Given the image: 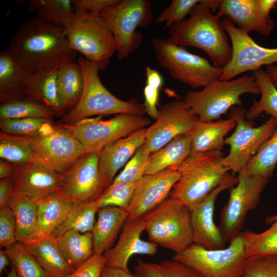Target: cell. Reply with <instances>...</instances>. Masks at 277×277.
Masks as SVG:
<instances>
[{
	"instance_id": "obj_1",
	"label": "cell",
	"mask_w": 277,
	"mask_h": 277,
	"mask_svg": "<svg viewBox=\"0 0 277 277\" xmlns=\"http://www.w3.org/2000/svg\"><path fill=\"white\" fill-rule=\"evenodd\" d=\"M21 65L32 71L60 67L76 61L66 30L37 17L24 22L12 35L7 48Z\"/></svg>"
},
{
	"instance_id": "obj_2",
	"label": "cell",
	"mask_w": 277,
	"mask_h": 277,
	"mask_svg": "<svg viewBox=\"0 0 277 277\" xmlns=\"http://www.w3.org/2000/svg\"><path fill=\"white\" fill-rule=\"evenodd\" d=\"M219 1L201 0L187 19L170 27V40L179 46H191L205 52L215 67L223 68L230 61L232 47L218 12Z\"/></svg>"
},
{
	"instance_id": "obj_3",
	"label": "cell",
	"mask_w": 277,
	"mask_h": 277,
	"mask_svg": "<svg viewBox=\"0 0 277 277\" xmlns=\"http://www.w3.org/2000/svg\"><path fill=\"white\" fill-rule=\"evenodd\" d=\"M77 61L84 76L83 94L77 105L62 117L61 123L72 124L93 115L121 113L144 115L146 113L144 105L135 98L121 100L104 86L98 72L105 70L110 61L93 62L81 56Z\"/></svg>"
},
{
	"instance_id": "obj_4",
	"label": "cell",
	"mask_w": 277,
	"mask_h": 277,
	"mask_svg": "<svg viewBox=\"0 0 277 277\" xmlns=\"http://www.w3.org/2000/svg\"><path fill=\"white\" fill-rule=\"evenodd\" d=\"M224 157L222 150L191 154L178 169L170 196L189 208L203 201L230 174L221 164Z\"/></svg>"
},
{
	"instance_id": "obj_5",
	"label": "cell",
	"mask_w": 277,
	"mask_h": 277,
	"mask_svg": "<svg viewBox=\"0 0 277 277\" xmlns=\"http://www.w3.org/2000/svg\"><path fill=\"white\" fill-rule=\"evenodd\" d=\"M246 93H261L253 74L229 81H213L201 90L187 91L183 100L200 121L210 122L218 120L234 105L241 106L240 97Z\"/></svg>"
},
{
	"instance_id": "obj_6",
	"label": "cell",
	"mask_w": 277,
	"mask_h": 277,
	"mask_svg": "<svg viewBox=\"0 0 277 277\" xmlns=\"http://www.w3.org/2000/svg\"><path fill=\"white\" fill-rule=\"evenodd\" d=\"M150 241L178 253L193 244L188 206L170 196L143 216Z\"/></svg>"
},
{
	"instance_id": "obj_7",
	"label": "cell",
	"mask_w": 277,
	"mask_h": 277,
	"mask_svg": "<svg viewBox=\"0 0 277 277\" xmlns=\"http://www.w3.org/2000/svg\"><path fill=\"white\" fill-rule=\"evenodd\" d=\"M25 137L31 149V162L60 175L67 172L86 153L79 141L61 123H48L38 135Z\"/></svg>"
},
{
	"instance_id": "obj_8",
	"label": "cell",
	"mask_w": 277,
	"mask_h": 277,
	"mask_svg": "<svg viewBox=\"0 0 277 277\" xmlns=\"http://www.w3.org/2000/svg\"><path fill=\"white\" fill-rule=\"evenodd\" d=\"M64 27L71 49L89 61L109 62L116 52L113 34L100 14L76 8Z\"/></svg>"
},
{
	"instance_id": "obj_9",
	"label": "cell",
	"mask_w": 277,
	"mask_h": 277,
	"mask_svg": "<svg viewBox=\"0 0 277 277\" xmlns=\"http://www.w3.org/2000/svg\"><path fill=\"white\" fill-rule=\"evenodd\" d=\"M151 45L160 65L174 79L191 88H203L222 75L223 68L215 67L169 38L154 37Z\"/></svg>"
},
{
	"instance_id": "obj_10",
	"label": "cell",
	"mask_w": 277,
	"mask_h": 277,
	"mask_svg": "<svg viewBox=\"0 0 277 277\" xmlns=\"http://www.w3.org/2000/svg\"><path fill=\"white\" fill-rule=\"evenodd\" d=\"M100 15L113 34L120 60L128 58L142 45L143 36L136 29L147 27L153 19L148 0H120L102 10Z\"/></svg>"
},
{
	"instance_id": "obj_11",
	"label": "cell",
	"mask_w": 277,
	"mask_h": 277,
	"mask_svg": "<svg viewBox=\"0 0 277 277\" xmlns=\"http://www.w3.org/2000/svg\"><path fill=\"white\" fill-rule=\"evenodd\" d=\"M247 256L242 232L226 248L209 249L192 244L172 259L201 277H241Z\"/></svg>"
},
{
	"instance_id": "obj_12",
	"label": "cell",
	"mask_w": 277,
	"mask_h": 277,
	"mask_svg": "<svg viewBox=\"0 0 277 277\" xmlns=\"http://www.w3.org/2000/svg\"><path fill=\"white\" fill-rule=\"evenodd\" d=\"M144 115L121 113L108 120L102 116L86 118L72 124L61 123L82 144L86 153H98L107 145L149 125Z\"/></svg>"
},
{
	"instance_id": "obj_13",
	"label": "cell",
	"mask_w": 277,
	"mask_h": 277,
	"mask_svg": "<svg viewBox=\"0 0 277 277\" xmlns=\"http://www.w3.org/2000/svg\"><path fill=\"white\" fill-rule=\"evenodd\" d=\"M247 111L242 106L232 107L230 111L229 117L234 120L236 125L233 133L225 139L230 150L221 164L234 173L243 171L251 157L277 129V120L271 117L254 127L253 120H247Z\"/></svg>"
},
{
	"instance_id": "obj_14",
	"label": "cell",
	"mask_w": 277,
	"mask_h": 277,
	"mask_svg": "<svg viewBox=\"0 0 277 277\" xmlns=\"http://www.w3.org/2000/svg\"><path fill=\"white\" fill-rule=\"evenodd\" d=\"M237 184L230 190L227 203L220 214L219 229L225 242L242 232L247 213L258 205L269 179L239 173Z\"/></svg>"
},
{
	"instance_id": "obj_15",
	"label": "cell",
	"mask_w": 277,
	"mask_h": 277,
	"mask_svg": "<svg viewBox=\"0 0 277 277\" xmlns=\"http://www.w3.org/2000/svg\"><path fill=\"white\" fill-rule=\"evenodd\" d=\"M221 22L230 40L232 55L228 64L223 68L220 80L229 81L244 72L254 71L264 65L277 63V47L259 45L249 33L236 27L228 18Z\"/></svg>"
},
{
	"instance_id": "obj_16",
	"label": "cell",
	"mask_w": 277,
	"mask_h": 277,
	"mask_svg": "<svg viewBox=\"0 0 277 277\" xmlns=\"http://www.w3.org/2000/svg\"><path fill=\"white\" fill-rule=\"evenodd\" d=\"M199 121L183 100L168 102L159 110L155 122L146 129L145 144L151 153L155 152L176 137L191 132Z\"/></svg>"
},
{
	"instance_id": "obj_17",
	"label": "cell",
	"mask_w": 277,
	"mask_h": 277,
	"mask_svg": "<svg viewBox=\"0 0 277 277\" xmlns=\"http://www.w3.org/2000/svg\"><path fill=\"white\" fill-rule=\"evenodd\" d=\"M103 191L97 153H85L70 169L61 175L60 191L72 203L95 201Z\"/></svg>"
},
{
	"instance_id": "obj_18",
	"label": "cell",
	"mask_w": 277,
	"mask_h": 277,
	"mask_svg": "<svg viewBox=\"0 0 277 277\" xmlns=\"http://www.w3.org/2000/svg\"><path fill=\"white\" fill-rule=\"evenodd\" d=\"M238 177L230 174L203 201L189 207L193 244L209 249L224 248L225 242L214 221L215 200L220 193L238 183Z\"/></svg>"
},
{
	"instance_id": "obj_19",
	"label": "cell",
	"mask_w": 277,
	"mask_h": 277,
	"mask_svg": "<svg viewBox=\"0 0 277 277\" xmlns=\"http://www.w3.org/2000/svg\"><path fill=\"white\" fill-rule=\"evenodd\" d=\"M180 178L177 169L169 168L159 172L144 175L138 181L127 208L130 221L143 217L167 198Z\"/></svg>"
},
{
	"instance_id": "obj_20",
	"label": "cell",
	"mask_w": 277,
	"mask_h": 277,
	"mask_svg": "<svg viewBox=\"0 0 277 277\" xmlns=\"http://www.w3.org/2000/svg\"><path fill=\"white\" fill-rule=\"evenodd\" d=\"M145 229L143 217L127 221L116 245L103 254L106 260V266L128 270V262L132 255H154L158 245L141 239V233Z\"/></svg>"
},
{
	"instance_id": "obj_21",
	"label": "cell",
	"mask_w": 277,
	"mask_h": 277,
	"mask_svg": "<svg viewBox=\"0 0 277 277\" xmlns=\"http://www.w3.org/2000/svg\"><path fill=\"white\" fill-rule=\"evenodd\" d=\"M15 167L13 175L15 193L25 194L37 201L61 190V175L33 162Z\"/></svg>"
},
{
	"instance_id": "obj_22",
	"label": "cell",
	"mask_w": 277,
	"mask_h": 277,
	"mask_svg": "<svg viewBox=\"0 0 277 277\" xmlns=\"http://www.w3.org/2000/svg\"><path fill=\"white\" fill-rule=\"evenodd\" d=\"M146 141V128L105 147L99 153V171L103 190L113 182L117 171L130 160Z\"/></svg>"
},
{
	"instance_id": "obj_23",
	"label": "cell",
	"mask_w": 277,
	"mask_h": 277,
	"mask_svg": "<svg viewBox=\"0 0 277 277\" xmlns=\"http://www.w3.org/2000/svg\"><path fill=\"white\" fill-rule=\"evenodd\" d=\"M217 12L248 33L256 31L266 36L274 27L270 17H264L260 14L257 0H219Z\"/></svg>"
},
{
	"instance_id": "obj_24",
	"label": "cell",
	"mask_w": 277,
	"mask_h": 277,
	"mask_svg": "<svg viewBox=\"0 0 277 277\" xmlns=\"http://www.w3.org/2000/svg\"><path fill=\"white\" fill-rule=\"evenodd\" d=\"M36 72L30 70L18 63L8 49L0 53V101L27 96Z\"/></svg>"
},
{
	"instance_id": "obj_25",
	"label": "cell",
	"mask_w": 277,
	"mask_h": 277,
	"mask_svg": "<svg viewBox=\"0 0 277 277\" xmlns=\"http://www.w3.org/2000/svg\"><path fill=\"white\" fill-rule=\"evenodd\" d=\"M97 219L91 232L94 254L103 255L110 248L127 221V209L107 207L99 209Z\"/></svg>"
},
{
	"instance_id": "obj_26",
	"label": "cell",
	"mask_w": 277,
	"mask_h": 277,
	"mask_svg": "<svg viewBox=\"0 0 277 277\" xmlns=\"http://www.w3.org/2000/svg\"><path fill=\"white\" fill-rule=\"evenodd\" d=\"M25 245L49 277H68L74 270L61 254L57 238L52 234Z\"/></svg>"
},
{
	"instance_id": "obj_27",
	"label": "cell",
	"mask_w": 277,
	"mask_h": 277,
	"mask_svg": "<svg viewBox=\"0 0 277 277\" xmlns=\"http://www.w3.org/2000/svg\"><path fill=\"white\" fill-rule=\"evenodd\" d=\"M235 125L234 120L230 117L226 120L210 122L199 120L191 131V154L222 150L225 135Z\"/></svg>"
},
{
	"instance_id": "obj_28",
	"label": "cell",
	"mask_w": 277,
	"mask_h": 277,
	"mask_svg": "<svg viewBox=\"0 0 277 277\" xmlns=\"http://www.w3.org/2000/svg\"><path fill=\"white\" fill-rule=\"evenodd\" d=\"M191 132L176 137L159 150L150 153L145 174L156 173L169 168L178 169L191 154Z\"/></svg>"
},
{
	"instance_id": "obj_29",
	"label": "cell",
	"mask_w": 277,
	"mask_h": 277,
	"mask_svg": "<svg viewBox=\"0 0 277 277\" xmlns=\"http://www.w3.org/2000/svg\"><path fill=\"white\" fill-rule=\"evenodd\" d=\"M8 206L15 218L17 242L28 244L34 239L38 230L36 200L22 193H14Z\"/></svg>"
},
{
	"instance_id": "obj_30",
	"label": "cell",
	"mask_w": 277,
	"mask_h": 277,
	"mask_svg": "<svg viewBox=\"0 0 277 277\" xmlns=\"http://www.w3.org/2000/svg\"><path fill=\"white\" fill-rule=\"evenodd\" d=\"M56 86L60 105L66 113L78 103L84 90V76L77 61L59 68Z\"/></svg>"
},
{
	"instance_id": "obj_31",
	"label": "cell",
	"mask_w": 277,
	"mask_h": 277,
	"mask_svg": "<svg viewBox=\"0 0 277 277\" xmlns=\"http://www.w3.org/2000/svg\"><path fill=\"white\" fill-rule=\"evenodd\" d=\"M36 202L38 230L33 240L51 235L54 230L65 220L73 204L66 199L60 191L38 200Z\"/></svg>"
},
{
	"instance_id": "obj_32",
	"label": "cell",
	"mask_w": 277,
	"mask_h": 277,
	"mask_svg": "<svg viewBox=\"0 0 277 277\" xmlns=\"http://www.w3.org/2000/svg\"><path fill=\"white\" fill-rule=\"evenodd\" d=\"M60 67L37 71L31 83L27 96L50 108L55 116L65 115L60 105L56 86Z\"/></svg>"
},
{
	"instance_id": "obj_33",
	"label": "cell",
	"mask_w": 277,
	"mask_h": 277,
	"mask_svg": "<svg viewBox=\"0 0 277 277\" xmlns=\"http://www.w3.org/2000/svg\"><path fill=\"white\" fill-rule=\"evenodd\" d=\"M56 238L61 254L74 269L94 254L91 232L68 231Z\"/></svg>"
},
{
	"instance_id": "obj_34",
	"label": "cell",
	"mask_w": 277,
	"mask_h": 277,
	"mask_svg": "<svg viewBox=\"0 0 277 277\" xmlns=\"http://www.w3.org/2000/svg\"><path fill=\"white\" fill-rule=\"evenodd\" d=\"M98 208L95 201L73 203L63 222L54 230L55 238L68 231L80 233L91 232L95 224V214Z\"/></svg>"
},
{
	"instance_id": "obj_35",
	"label": "cell",
	"mask_w": 277,
	"mask_h": 277,
	"mask_svg": "<svg viewBox=\"0 0 277 277\" xmlns=\"http://www.w3.org/2000/svg\"><path fill=\"white\" fill-rule=\"evenodd\" d=\"M253 75L259 86L261 97L247 111L246 119L253 120L265 112L277 120V89L263 69L253 71Z\"/></svg>"
},
{
	"instance_id": "obj_36",
	"label": "cell",
	"mask_w": 277,
	"mask_h": 277,
	"mask_svg": "<svg viewBox=\"0 0 277 277\" xmlns=\"http://www.w3.org/2000/svg\"><path fill=\"white\" fill-rule=\"evenodd\" d=\"M28 10L36 13V17L64 27L76 12L72 0H32Z\"/></svg>"
},
{
	"instance_id": "obj_37",
	"label": "cell",
	"mask_w": 277,
	"mask_h": 277,
	"mask_svg": "<svg viewBox=\"0 0 277 277\" xmlns=\"http://www.w3.org/2000/svg\"><path fill=\"white\" fill-rule=\"evenodd\" d=\"M53 116L55 114L50 108L27 96L9 100L1 103L0 119L52 118Z\"/></svg>"
},
{
	"instance_id": "obj_38",
	"label": "cell",
	"mask_w": 277,
	"mask_h": 277,
	"mask_svg": "<svg viewBox=\"0 0 277 277\" xmlns=\"http://www.w3.org/2000/svg\"><path fill=\"white\" fill-rule=\"evenodd\" d=\"M277 164V129L249 161L243 172L270 179Z\"/></svg>"
},
{
	"instance_id": "obj_39",
	"label": "cell",
	"mask_w": 277,
	"mask_h": 277,
	"mask_svg": "<svg viewBox=\"0 0 277 277\" xmlns=\"http://www.w3.org/2000/svg\"><path fill=\"white\" fill-rule=\"evenodd\" d=\"M134 270L138 277H201L190 267L173 259L160 263L139 259Z\"/></svg>"
},
{
	"instance_id": "obj_40",
	"label": "cell",
	"mask_w": 277,
	"mask_h": 277,
	"mask_svg": "<svg viewBox=\"0 0 277 277\" xmlns=\"http://www.w3.org/2000/svg\"><path fill=\"white\" fill-rule=\"evenodd\" d=\"M4 250L18 277H49L25 244L17 242Z\"/></svg>"
},
{
	"instance_id": "obj_41",
	"label": "cell",
	"mask_w": 277,
	"mask_h": 277,
	"mask_svg": "<svg viewBox=\"0 0 277 277\" xmlns=\"http://www.w3.org/2000/svg\"><path fill=\"white\" fill-rule=\"evenodd\" d=\"M246 255L277 254V221L268 229L256 233L242 232Z\"/></svg>"
},
{
	"instance_id": "obj_42",
	"label": "cell",
	"mask_w": 277,
	"mask_h": 277,
	"mask_svg": "<svg viewBox=\"0 0 277 277\" xmlns=\"http://www.w3.org/2000/svg\"><path fill=\"white\" fill-rule=\"evenodd\" d=\"M0 156L16 166L32 161V151L25 137L0 133Z\"/></svg>"
},
{
	"instance_id": "obj_43",
	"label": "cell",
	"mask_w": 277,
	"mask_h": 277,
	"mask_svg": "<svg viewBox=\"0 0 277 277\" xmlns=\"http://www.w3.org/2000/svg\"><path fill=\"white\" fill-rule=\"evenodd\" d=\"M137 182L112 183L95 200L98 209L111 206L127 209Z\"/></svg>"
},
{
	"instance_id": "obj_44",
	"label": "cell",
	"mask_w": 277,
	"mask_h": 277,
	"mask_svg": "<svg viewBox=\"0 0 277 277\" xmlns=\"http://www.w3.org/2000/svg\"><path fill=\"white\" fill-rule=\"evenodd\" d=\"M51 122L52 118L43 117L1 119V132L18 136H34L41 132L45 124Z\"/></svg>"
},
{
	"instance_id": "obj_45",
	"label": "cell",
	"mask_w": 277,
	"mask_h": 277,
	"mask_svg": "<svg viewBox=\"0 0 277 277\" xmlns=\"http://www.w3.org/2000/svg\"><path fill=\"white\" fill-rule=\"evenodd\" d=\"M146 85L144 88V103L146 113L156 120L159 114L157 105L159 101L160 90L163 85V77L156 69L146 67Z\"/></svg>"
},
{
	"instance_id": "obj_46",
	"label": "cell",
	"mask_w": 277,
	"mask_h": 277,
	"mask_svg": "<svg viewBox=\"0 0 277 277\" xmlns=\"http://www.w3.org/2000/svg\"><path fill=\"white\" fill-rule=\"evenodd\" d=\"M150 152L145 143L135 152L113 183L137 182L145 174Z\"/></svg>"
},
{
	"instance_id": "obj_47",
	"label": "cell",
	"mask_w": 277,
	"mask_h": 277,
	"mask_svg": "<svg viewBox=\"0 0 277 277\" xmlns=\"http://www.w3.org/2000/svg\"><path fill=\"white\" fill-rule=\"evenodd\" d=\"M242 277H277V254L248 256Z\"/></svg>"
},
{
	"instance_id": "obj_48",
	"label": "cell",
	"mask_w": 277,
	"mask_h": 277,
	"mask_svg": "<svg viewBox=\"0 0 277 277\" xmlns=\"http://www.w3.org/2000/svg\"><path fill=\"white\" fill-rule=\"evenodd\" d=\"M199 0H173L156 18L157 23H165V29L170 28L174 24L184 19L193 7L198 4Z\"/></svg>"
},
{
	"instance_id": "obj_49",
	"label": "cell",
	"mask_w": 277,
	"mask_h": 277,
	"mask_svg": "<svg viewBox=\"0 0 277 277\" xmlns=\"http://www.w3.org/2000/svg\"><path fill=\"white\" fill-rule=\"evenodd\" d=\"M16 224L12 210L9 206L0 209V246L8 247L17 242Z\"/></svg>"
},
{
	"instance_id": "obj_50",
	"label": "cell",
	"mask_w": 277,
	"mask_h": 277,
	"mask_svg": "<svg viewBox=\"0 0 277 277\" xmlns=\"http://www.w3.org/2000/svg\"><path fill=\"white\" fill-rule=\"evenodd\" d=\"M105 266L106 260L104 255L94 253L68 277H101Z\"/></svg>"
},
{
	"instance_id": "obj_51",
	"label": "cell",
	"mask_w": 277,
	"mask_h": 277,
	"mask_svg": "<svg viewBox=\"0 0 277 277\" xmlns=\"http://www.w3.org/2000/svg\"><path fill=\"white\" fill-rule=\"evenodd\" d=\"M120 0H72L74 6L77 8L87 11L100 14L104 9L112 6Z\"/></svg>"
},
{
	"instance_id": "obj_52",
	"label": "cell",
	"mask_w": 277,
	"mask_h": 277,
	"mask_svg": "<svg viewBox=\"0 0 277 277\" xmlns=\"http://www.w3.org/2000/svg\"><path fill=\"white\" fill-rule=\"evenodd\" d=\"M15 193L13 176L1 179L0 209L9 205L10 200Z\"/></svg>"
},
{
	"instance_id": "obj_53",
	"label": "cell",
	"mask_w": 277,
	"mask_h": 277,
	"mask_svg": "<svg viewBox=\"0 0 277 277\" xmlns=\"http://www.w3.org/2000/svg\"><path fill=\"white\" fill-rule=\"evenodd\" d=\"M101 277H138L129 270L105 266L101 272Z\"/></svg>"
},
{
	"instance_id": "obj_54",
	"label": "cell",
	"mask_w": 277,
	"mask_h": 277,
	"mask_svg": "<svg viewBox=\"0 0 277 277\" xmlns=\"http://www.w3.org/2000/svg\"><path fill=\"white\" fill-rule=\"evenodd\" d=\"M260 14L264 17H269V13L275 7L276 0H257Z\"/></svg>"
},
{
	"instance_id": "obj_55",
	"label": "cell",
	"mask_w": 277,
	"mask_h": 277,
	"mask_svg": "<svg viewBox=\"0 0 277 277\" xmlns=\"http://www.w3.org/2000/svg\"><path fill=\"white\" fill-rule=\"evenodd\" d=\"M15 167L13 164L3 159L0 161V179L13 176L15 172Z\"/></svg>"
},
{
	"instance_id": "obj_56",
	"label": "cell",
	"mask_w": 277,
	"mask_h": 277,
	"mask_svg": "<svg viewBox=\"0 0 277 277\" xmlns=\"http://www.w3.org/2000/svg\"><path fill=\"white\" fill-rule=\"evenodd\" d=\"M265 72L273 85L277 89V66L274 64L267 66Z\"/></svg>"
},
{
	"instance_id": "obj_57",
	"label": "cell",
	"mask_w": 277,
	"mask_h": 277,
	"mask_svg": "<svg viewBox=\"0 0 277 277\" xmlns=\"http://www.w3.org/2000/svg\"><path fill=\"white\" fill-rule=\"evenodd\" d=\"M10 260L4 250L0 251V273L5 270L6 267L9 265Z\"/></svg>"
},
{
	"instance_id": "obj_58",
	"label": "cell",
	"mask_w": 277,
	"mask_h": 277,
	"mask_svg": "<svg viewBox=\"0 0 277 277\" xmlns=\"http://www.w3.org/2000/svg\"><path fill=\"white\" fill-rule=\"evenodd\" d=\"M277 221V213L272 215L268 216L265 219V222L268 224H272Z\"/></svg>"
},
{
	"instance_id": "obj_59",
	"label": "cell",
	"mask_w": 277,
	"mask_h": 277,
	"mask_svg": "<svg viewBox=\"0 0 277 277\" xmlns=\"http://www.w3.org/2000/svg\"><path fill=\"white\" fill-rule=\"evenodd\" d=\"M7 277H18L16 271L12 266L11 267L10 271L8 273Z\"/></svg>"
},
{
	"instance_id": "obj_60",
	"label": "cell",
	"mask_w": 277,
	"mask_h": 277,
	"mask_svg": "<svg viewBox=\"0 0 277 277\" xmlns=\"http://www.w3.org/2000/svg\"><path fill=\"white\" fill-rule=\"evenodd\" d=\"M275 7L276 8V12H277V0H276V4H275Z\"/></svg>"
},
{
	"instance_id": "obj_61",
	"label": "cell",
	"mask_w": 277,
	"mask_h": 277,
	"mask_svg": "<svg viewBox=\"0 0 277 277\" xmlns=\"http://www.w3.org/2000/svg\"><path fill=\"white\" fill-rule=\"evenodd\" d=\"M241 277H242V276H241Z\"/></svg>"
}]
</instances>
